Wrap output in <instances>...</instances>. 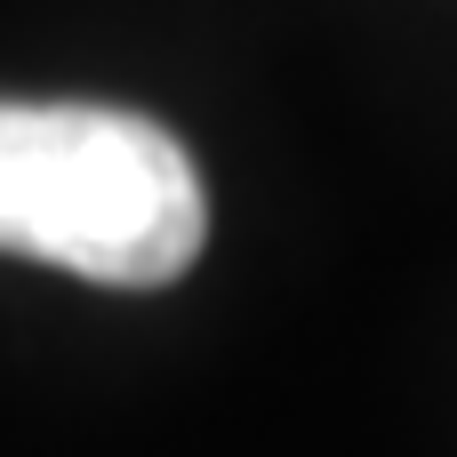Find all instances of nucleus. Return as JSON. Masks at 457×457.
Masks as SVG:
<instances>
[{
  "instance_id": "f257e3e1",
  "label": "nucleus",
  "mask_w": 457,
  "mask_h": 457,
  "mask_svg": "<svg viewBox=\"0 0 457 457\" xmlns=\"http://www.w3.org/2000/svg\"><path fill=\"white\" fill-rule=\"evenodd\" d=\"M209 241L185 145L104 104H0V249L104 289H161Z\"/></svg>"
}]
</instances>
